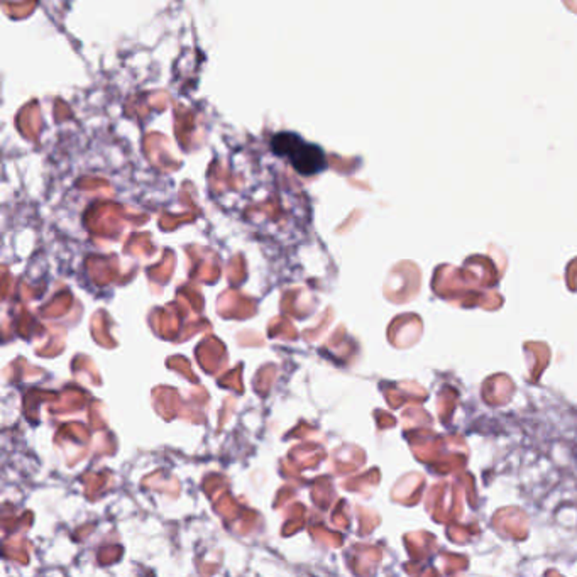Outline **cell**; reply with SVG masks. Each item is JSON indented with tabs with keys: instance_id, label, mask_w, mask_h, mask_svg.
<instances>
[{
	"instance_id": "2",
	"label": "cell",
	"mask_w": 577,
	"mask_h": 577,
	"mask_svg": "<svg viewBox=\"0 0 577 577\" xmlns=\"http://www.w3.org/2000/svg\"><path fill=\"white\" fill-rule=\"evenodd\" d=\"M576 463H577V447H576Z\"/></svg>"
},
{
	"instance_id": "1",
	"label": "cell",
	"mask_w": 577,
	"mask_h": 577,
	"mask_svg": "<svg viewBox=\"0 0 577 577\" xmlns=\"http://www.w3.org/2000/svg\"><path fill=\"white\" fill-rule=\"evenodd\" d=\"M270 146L275 156L287 160L291 168L302 177H316L329 166L325 151L316 142L307 141L298 133H276L271 136Z\"/></svg>"
}]
</instances>
